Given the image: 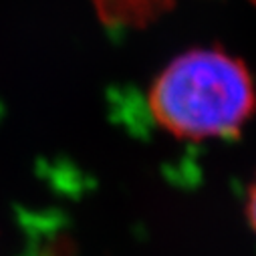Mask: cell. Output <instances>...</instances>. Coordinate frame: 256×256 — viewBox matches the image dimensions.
<instances>
[{
  "instance_id": "6da1fadb",
  "label": "cell",
  "mask_w": 256,
  "mask_h": 256,
  "mask_svg": "<svg viewBox=\"0 0 256 256\" xmlns=\"http://www.w3.org/2000/svg\"><path fill=\"white\" fill-rule=\"evenodd\" d=\"M148 109L176 140H234L256 113V83L238 56L218 46H196L156 75Z\"/></svg>"
},
{
  "instance_id": "7a4b0ae2",
  "label": "cell",
  "mask_w": 256,
  "mask_h": 256,
  "mask_svg": "<svg viewBox=\"0 0 256 256\" xmlns=\"http://www.w3.org/2000/svg\"><path fill=\"white\" fill-rule=\"evenodd\" d=\"M244 216H246L248 226L256 234V178L252 180V184H250V188L246 192V198H244Z\"/></svg>"
}]
</instances>
